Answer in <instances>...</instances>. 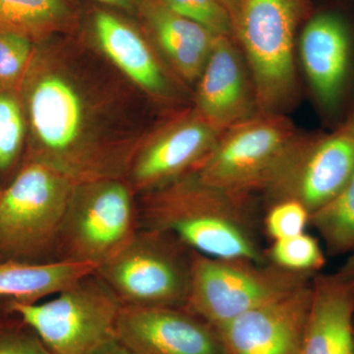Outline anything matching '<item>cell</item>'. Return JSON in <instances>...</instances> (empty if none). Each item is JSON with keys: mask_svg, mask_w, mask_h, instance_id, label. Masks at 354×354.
I'll return each instance as SVG.
<instances>
[{"mask_svg": "<svg viewBox=\"0 0 354 354\" xmlns=\"http://www.w3.org/2000/svg\"><path fill=\"white\" fill-rule=\"evenodd\" d=\"M95 55L39 41L19 91L24 160L75 184L125 179L146 137L137 127L133 90Z\"/></svg>", "mask_w": 354, "mask_h": 354, "instance_id": "obj_1", "label": "cell"}, {"mask_svg": "<svg viewBox=\"0 0 354 354\" xmlns=\"http://www.w3.org/2000/svg\"><path fill=\"white\" fill-rule=\"evenodd\" d=\"M139 227L169 232L191 250L266 263L253 196L209 185L194 171L139 195Z\"/></svg>", "mask_w": 354, "mask_h": 354, "instance_id": "obj_2", "label": "cell"}, {"mask_svg": "<svg viewBox=\"0 0 354 354\" xmlns=\"http://www.w3.org/2000/svg\"><path fill=\"white\" fill-rule=\"evenodd\" d=\"M304 11V0H241L232 18L260 113H283L297 99L295 41Z\"/></svg>", "mask_w": 354, "mask_h": 354, "instance_id": "obj_3", "label": "cell"}, {"mask_svg": "<svg viewBox=\"0 0 354 354\" xmlns=\"http://www.w3.org/2000/svg\"><path fill=\"white\" fill-rule=\"evenodd\" d=\"M193 253L169 232L139 227L95 272L122 306L185 307Z\"/></svg>", "mask_w": 354, "mask_h": 354, "instance_id": "obj_4", "label": "cell"}, {"mask_svg": "<svg viewBox=\"0 0 354 354\" xmlns=\"http://www.w3.org/2000/svg\"><path fill=\"white\" fill-rule=\"evenodd\" d=\"M74 185L50 167L24 160L0 198V257L57 261L58 234Z\"/></svg>", "mask_w": 354, "mask_h": 354, "instance_id": "obj_5", "label": "cell"}, {"mask_svg": "<svg viewBox=\"0 0 354 354\" xmlns=\"http://www.w3.org/2000/svg\"><path fill=\"white\" fill-rule=\"evenodd\" d=\"M121 308L113 290L94 272L48 301L7 299L3 311L20 317L53 354H95L116 339Z\"/></svg>", "mask_w": 354, "mask_h": 354, "instance_id": "obj_6", "label": "cell"}, {"mask_svg": "<svg viewBox=\"0 0 354 354\" xmlns=\"http://www.w3.org/2000/svg\"><path fill=\"white\" fill-rule=\"evenodd\" d=\"M134 191L123 178L75 184L58 234L57 261L102 264L139 228Z\"/></svg>", "mask_w": 354, "mask_h": 354, "instance_id": "obj_7", "label": "cell"}, {"mask_svg": "<svg viewBox=\"0 0 354 354\" xmlns=\"http://www.w3.org/2000/svg\"><path fill=\"white\" fill-rule=\"evenodd\" d=\"M314 276L271 263L213 258L193 253L192 278L185 308L213 328L285 297Z\"/></svg>", "mask_w": 354, "mask_h": 354, "instance_id": "obj_8", "label": "cell"}, {"mask_svg": "<svg viewBox=\"0 0 354 354\" xmlns=\"http://www.w3.org/2000/svg\"><path fill=\"white\" fill-rule=\"evenodd\" d=\"M301 138L283 113H259L225 130L194 172L209 185L254 196L265 190Z\"/></svg>", "mask_w": 354, "mask_h": 354, "instance_id": "obj_9", "label": "cell"}, {"mask_svg": "<svg viewBox=\"0 0 354 354\" xmlns=\"http://www.w3.org/2000/svg\"><path fill=\"white\" fill-rule=\"evenodd\" d=\"M354 174V134L351 128L323 138L302 136L263 191L267 207L292 200L310 216L330 201Z\"/></svg>", "mask_w": 354, "mask_h": 354, "instance_id": "obj_10", "label": "cell"}, {"mask_svg": "<svg viewBox=\"0 0 354 354\" xmlns=\"http://www.w3.org/2000/svg\"><path fill=\"white\" fill-rule=\"evenodd\" d=\"M223 131L193 109L147 134L134 153L125 180L136 196L196 171Z\"/></svg>", "mask_w": 354, "mask_h": 354, "instance_id": "obj_11", "label": "cell"}, {"mask_svg": "<svg viewBox=\"0 0 354 354\" xmlns=\"http://www.w3.org/2000/svg\"><path fill=\"white\" fill-rule=\"evenodd\" d=\"M311 299L312 279L214 329L225 354H299Z\"/></svg>", "mask_w": 354, "mask_h": 354, "instance_id": "obj_12", "label": "cell"}, {"mask_svg": "<svg viewBox=\"0 0 354 354\" xmlns=\"http://www.w3.org/2000/svg\"><path fill=\"white\" fill-rule=\"evenodd\" d=\"M116 339L137 354H225L216 330L185 307L122 306Z\"/></svg>", "mask_w": 354, "mask_h": 354, "instance_id": "obj_13", "label": "cell"}, {"mask_svg": "<svg viewBox=\"0 0 354 354\" xmlns=\"http://www.w3.org/2000/svg\"><path fill=\"white\" fill-rule=\"evenodd\" d=\"M196 84L195 111L221 131L260 113L248 66L230 37H216Z\"/></svg>", "mask_w": 354, "mask_h": 354, "instance_id": "obj_14", "label": "cell"}, {"mask_svg": "<svg viewBox=\"0 0 354 354\" xmlns=\"http://www.w3.org/2000/svg\"><path fill=\"white\" fill-rule=\"evenodd\" d=\"M299 354H354V281L316 274Z\"/></svg>", "mask_w": 354, "mask_h": 354, "instance_id": "obj_15", "label": "cell"}, {"mask_svg": "<svg viewBox=\"0 0 354 354\" xmlns=\"http://www.w3.org/2000/svg\"><path fill=\"white\" fill-rule=\"evenodd\" d=\"M300 57L317 99L333 108L344 90L351 64V38L346 25L333 14H319L305 26Z\"/></svg>", "mask_w": 354, "mask_h": 354, "instance_id": "obj_16", "label": "cell"}, {"mask_svg": "<svg viewBox=\"0 0 354 354\" xmlns=\"http://www.w3.org/2000/svg\"><path fill=\"white\" fill-rule=\"evenodd\" d=\"M93 31L102 55L135 87L156 100L171 97L169 77L137 30L113 14L97 11Z\"/></svg>", "mask_w": 354, "mask_h": 354, "instance_id": "obj_17", "label": "cell"}, {"mask_svg": "<svg viewBox=\"0 0 354 354\" xmlns=\"http://www.w3.org/2000/svg\"><path fill=\"white\" fill-rule=\"evenodd\" d=\"M141 13L177 75L185 82L197 83L216 36L201 25L172 12L158 0H143Z\"/></svg>", "mask_w": 354, "mask_h": 354, "instance_id": "obj_18", "label": "cell"}, {"mask_svg": "<svg viewBox=\"0 0 354 354\" xmlns=\"http://www.w3.org/2000/svg\"><path fill=\"white\" fill-rule=\"evenodd\" d=\"M97 270L86 263L24 262L0 257V297L22 304H37L55 295Z\"/></svg>", "mask_w": 354, "mask_h": 354, "instance_id": "obj_19", "label": "cell"}, {"mask_svg": "<svg viewBox=\"0 0 354 354\" xmlns=\"http://www.w3.org/2000/svg\"><path fill=\"white\" fill-rule=\"evenodd\" d=\"M65 0H0V31L18 32L39 43L68 23Z\"/></svg>", "mask_w": 354, "mask_h": 354, "instance_id": "obj_20", "label": "cell"}, {"mask_svg": "<svg viewBox=\"0 0 354 354\" xmlns=\"http://www.w3.org/2000/svg\"><path fill=\"white\" fill-rule=\"evenodd\" d=\"M332 254L354 252V174L339 193L310 216Z\"/></svg>", "mask_w": 354, "mask_h": 354, "instance_id": "obj_21", "label": "cell"}, {"mask_svg": "<svg viewBox=\"0 0 354 354\" xmlns=\"http://www.w3.org/2000/svg\"><path fill=\"white\" fill-rule=\"evenodd\" d=\"M27 142V121L19 93L0 90V174L19 162Z\"/></svg>", "mask_w": 354, "mask_h": 354, "instance_id": "obj_22", "label": "cell"}, {"mask_svg": "<svg viewBox=\"0 0 354 354\" xmlns=\"http://www.w3.org/2000/svg\"><path fill=\"white\" fill-rule=\"evenodd\" d=\"M265 256L267 262L281 269L310 276H315L326 264L318 239L306 232L272 241Z\"/></svg>", "mask_w": 354, "mask_h": 354, "instance_id": "obj_23", "label": "cell"}, {"mask_svg": "<svg viewBox=\"0 0 354 354\" xmlns=\"http://www.w3.org/2000/svg\"><path fill=\"white\" fill-rule=\"evenodd\" d=\"M35 41L18 32L0 31V90L19 93Z\"/></svg>", "mask_w": 354, "mask_h": 354, "instance_id": "obj_24", "label": "cell"}, {"mask_svg": "<svg viewBox=\"0 0 354 354\" xmlns=\"http://www.w3.org/2000/svg\"><path fill=\"white\" fill-rule=\"evenodd\" d=\"M172 12L187 18L216 37L234 38V21L220 0H158Z\"/></svg>", "mask_w": 354, "mask_h": 354, "instance_id": "obj_25", "label": "cell"}, {"mask_svg": "<svg viewBox=\"0 0 354 354\" xmlns=\"http://www.w3.org/2000/svg\"><path fill=\"white\" fill-rule=\"evenodd\" d=\"M309 221L310 213L304 205L286 200L268 206L263 225L266 234L274 241L304 234Z\"/></svg>", "mask_w": 354, "mask_h": 354, "instance_id": "obj_26", "label": "cell"}, {"mask_svg": "<svg viewBox=\"0 0 354 354\" xmlns=\"http://www.w3.org/2000/svg\"><path fill=\"white\" fill-rule=\"evenodd\" d=\"M0 354H53L34 330L15 314H0Z\"/></svg>", "mask_w": 354, "mask_h": 354, "instance_id": "obj_27", "label": "cell"}, {"mask_svg": "<svg viewBox=\"0 0 354 354\" xmlns=\"http://www.w3.org/2000/svg\"><path fill=\"white\" fill-rule=\"evenodd\" d=\"M95 354H137L131 349L127 348L124 344H121L118 339L108 342L106 346H102L101 349Z\"/></svg>", "mask_w": 354, "mask_h": 354, "instance_id": "obj_28", "label": "cell"}, {"mask_svg": "<svg viewBox=\"0 0 354 354\" xmlns=\"http://www.w3.org/2000/svg\"><path fill=\"white\" fill-rule=\"evenodd\" d=\"M339 272L344 274V277L354 281V252L351 254V257L344 263Z\"/></svg>", "mask_w": 354, "mask_h": 354, "instance_id": "obj_29", "label": "cell"}, {"mask_svg": "<svg viewBox=\"0 0 354 354\" xmlns=\"http://www.w3.org/2000/svg\"><path fill=\"white\" fill-rule=\"evenodd\" d=\"M108 6L118 7L123 10H131L133 7L132 0H97Z\"/></svg>", "mask_w": 354, "mask_h": 354, "instance_id": "obj_30", "label": "cell"}, {"mask_svg": "<svg viewBox=\"0 0 354 354\" xmlns=\"http://www.w3.org/2000/svg\"><path fill=\"white\" fill-rule=\"evenodd\" d=\"M220 2L227 9L232 18H234L237 8H239V3H241V0H220Z\"/></svg>", "mask_w": 354, "mask_h": 354, "instance_id": "obj_31", "label": "cell"}, {"mask_svg": "<svg viewBox=\"0 0 354 354\" xmlns=\"http://www.w3.org/2000/svg\"><path fill=\"white\" fill-rule=\"evenodd\" d=\"M348 127L351 128V131H353V133L354 134V123H353V124H351V127Z\"/></svg>", "mask_w": 354, "mask_h": 354, "instance_id": "obj_32", "label": "cell"}, {"mask_svg": "<svg viewBox=\"0 0 354 354\" xmlns=\"http://www.w3.org/2000/svg\"><path fill=\"white\" fill-rule=\"evenodd\" d=\"M1 194H2V190L0 189V198H1Z\"/></svg>", "mask_w": 354, "mask_h": 354, "instance_id": "obj_33", "label": "cell"}]
</instances>
